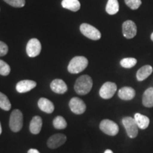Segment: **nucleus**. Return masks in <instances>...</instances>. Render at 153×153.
I'll use <instances>...</instances> for the list:
<instances>
[{"label": "nucleus", "instance_id": "1", "mask_svg": "<svg viewBox=\"0 0 153 153\" xmlns=\"http://www.w3.org/2000/svg\"><path fill=\"white\" fill-rule=\"evenodd\" d=\"M93 86V81L89 75H82L76 80L74 90L79 95H85L90 92Z\"/></svg>", "mask_w": 153, "mask_h": 153}, {"label": "nucleus", "instance_id": "2", "mask_svg": "<svg viewBox=\"0 0 153 153\" xmlns=\"http://www.w3.org/2000/svg\"><path fill=\"white\" fill-rule=\"evenodd\" d=\"M88 65V60L84 56L73 57L69 63L68 70L70 73L78 74L85 70Z\"/></svg>", "mask_w": 153, "mask_h": 153}, {"label": "nucleus", "instance_id": "3", "mask_svg": "<svg viewBox=\"0 0 153 153\" xmlns=\"http://www.w3.org/2000/svg\"><path fill=\"white\" fill-rule=\"evenodd\" d=\"M9 126L13 132H19L23 127V114L19 109L14 110L11 112L9 120Z\"/></svg>", "mask_w": 153, "mask_h": 153}, {"label": "nucleus", "instance_id": "4", "mask_svg": "<svg viewBox=\"0 0 153 153\" xmlns=\"http://www.w3.org/2000/svg\"><path fill=\"white\" fill-rule=\"evenodd\" d=\"M122 123L125 127L126 133L131 138H135L138 134V126H137L135 118H133L130 116L124 117L122 120Z\"/></svg>", "mask_w": 153, "mask_h": 153}, {"label": "nucleus", "instance_id": "5", "mask_svg": "<svg viewBox=\"0 0 153 153\" xmlns=\"http://www.w3.org/2000/svg\"><path fill=\"white\" fill-rule=\"evenodd\" d=\"M80 31L84 36L93 41H98L101 37V32L97 28L85 23L80 26Z\"/></svg>", "mask_w": 153, "mask_h": 153}, {"label": "nucleus", "instance_id": "6", "mask_svg": "<svg viewBox=\"0 0 153 153\" xmlns=\"http://www.w3.org/2000/svg\"><path fill=\"white\" fill-rule=\"evenodd\" d=\"M99 128L103 133L111 136L117 135L119 131V128L117 124L109 119L103 120L100 123Z\"/></svg>", "mask_w": 153, "mask_h": 153}, {"label": "nucleus", "instance_id": "7", "mask_svg": "<svg viewBox=\"0 0 153 153\" xmlns=\"http://www.w3.org/2000/svg\"><path fill=\"white\" fill-rule=\"evenodd\" d=\"M117 91V86L114 82H107L104 83L99 90V95L102 99H109L114 97Z\"/></svg>", "mask_w": 153, "mask_h": 153}, {"label": "nucleus", "instance_id": "8", "mask_svg": "<svg viewBox=\"0 0 153 153\" xmlns=\"http://www.w3.org/2000/svg\"><path fill=\"white\" fill-rule=\"evenodd\" d=\"M41 51V44L37 38L29 40L26 45V53L30 57H35L40 54Z\"/></svg>", "mask_w": 153, "mask_h": 153}, {"label": "nucleus", "instance_id": "9", "mask_svg": "<svg viewBox=\"0 0 153 153\" xmlns=\"http://www.w3.org/2000/svg\"><path fill=\"white\" fill-rule=\"evenodd\" d=\"M122 30H123L124 37L127 39H131L135 37L137 34L136 24L133 21H126L122 25Z\"/></svg>", "mask_w": 153, "mask_h": 153}, {"label": "nucleus", "instance_id": "10", "mask_svg": "<svg viewBox=\"0 0 153 153\" xmlns=\"http://www.w3.org/2000/svg\"><path fill=\"white\" fill-rule=\"evenodd\" d=\"M70 110L75 114H82L85 112L86 106L85 103L78 97H74L70 100L69 103Z\"/></svg>", "mask_w": 153, "mask_h": 153}, {"label": "nucleus", "instance_id": "11", "mask_svg": "<svg viewBox=\"0 0 153 153\" xmlns=\"http://www.w3.org/2000/svg\"><path fill=\"white\" fill-rule=\"evenodd\" d=\"M67 137L65 135L62 133L55 134L48 140L47 145L48 148L51 149L57 148L58 147L61 146L66 142Z\"/></svg>", "mask_w": 153, "mask_h": 153}, {"label": "nucleus", "instance_id": "12", "mask_svg": "<svg viewBox=\"0 0 153 153\" xmlns=\"http://www.w3.org/2000/svg\"><path fill=\"white\" fill-rule=\"evenodd\" d=\"M36 87V82L33 80H22L17 83L16 86V91L19 93H26Z\"/></svg>", "mask_w": 153, "mask_h": 153}, {"label": "nucleus", "instance_id": "13", "mask_svg": "<svg viewBox=\"0 0 153 153\" xmlns=\"http://www.w3.org/2000/svg\"><path fill=\"white\" fill-rule=\"evenodd\" d=\"M51 88L53 91L57 94H65L68 91L66 83L60 79H55L51 83Z\"/></svg>", "mask_w": 153, "mask_h": 153}, {"label": "nucleus", "instance_id": "14", "mask_svg": "<svg viewBox=\"0 0 153 153\" xmlns=\"http://www.w3.org/2000/svg\"><path fill=\"white\" fill-rule=\"evenodd\" d=\"M118 97L122 100H132L135 96V91L133 88L130 87H124L119 89L118 93Z\"/></svg>", "mask_w": 153, "mask_h": 153}, {"label": "nucleus", "instance_id": "15", "mask_svg": "<svg viewBox=\"0 0 153 153\" xmlns=\"http://www.w3.org/2000/svg\"><path fill=\"white\" fill-rule=\"evenodd\" d=\"M38 107L40 109L43 111V112L47 113V114H51L53 112L55 109L54 104L51 101L45 98H41L38 102Z\"/></svg>", "mask_w": 153, "mask_h": 153}, {"label": "nucleus", "instance_id": "16", "mask_svg": "<svg viewBox=\"0 0 153 153\" xmlns=\"http://www.w3.org/2000/svg\"><path fill=\"white\" fill-rule=\"evenodd\" d=\"M153 72V68L152 66L148 65H144L142 68H140L137 70L136 74V78L139 82L143 81L145 79L148 77Z\"/></svg>", "mask_w": 153, "mask_h": 153}, {"label": "nucleus", "instance_id": "17", "mask_svg": "<svg viewBox=\"0 0 153 153\" xmlns=\"http://www.w3.org/2000/svg\"><path fill=\"white\" fill-rule=\"evenodd\" d=\"M42 125H43V121L42 118L38 116H36L32 118L30 123V131L33 134H38L41 132L42 128Z\"/></svg>", "mask_w": 153, "mask_h": 153}, {"label": "nucleus", "instance_id": "18", "mask_svg": "<svg viewBox=\"0 0 153 153\" xmlns=\"http://www.w3.org/2000/svg\"><path fill=\"white\" fill-rule=\"evenodd\" d=\"M134 118H135L137 125L140 129L145 130L149 126L150 119H149L148 116H144V115L140 114V113H136L134 116Z\"/></svg>", "mask_w": 153, "mask_h": 153}, {"label": "nucleus", "instance_id": "19", "mask_svg": "<svg viewBox=\"0 0 153 153\" xmlns=\"http://www.w3.org/2000/svg\"><path fill=\"white\" fill-rule=\"evenodd\" d=\"M143 104L147 108L153 107V87H149L143 95Z\"/></svg>", "mask_w": 153, "mask_h": 153}, {"label": "nucleus", "instance_id": "20", "mask_svg": "<svg viewBox=\"0 0 153 153\" xmlns=\"http://www.w3.org/2000/svg\"><path fill=\"white\" fill-rule=\"evenodd\" d=\"M62 6L63 8L72 11H79L81 7L78 0H62Z\"/></svg>", "mask_w": 153, "mask_h": 153}, {"label": "nucleus", "instance_id": "21", "mask_svg": "<svg viewBox=\"0 0 153 153\" xmlns=\"http://www.w3.org/2000/svg\"><path fill=\"white\" fill-rule=\"evenodd\" d=\"M106 11L110 15L117 14L119 11V4L118 0H108L106 7Z\"/></svg>", "mask_w": 153, "mask_h": 153}, {"label": "nucleus", "instance_id": "22", "mask_svg": "<svg viewBox=\"0 0 153 153\" xmlns=\"http://www.w3.org/2000/svg\"><path fill=\"white\" fill-rule=\"evenodd\" d=\"M11 107V105L8 97L3 93L0 92V108L4 111H9Z\"/></svg>", "mask_w": 153, "mask_h": 153}, {"label": "nucleus", "instance_id": "23", "mask_svg": "<svg viewBox=\"0 0 153 153\" xmlns=\"http://www.w3.org/2000/svg\"><path fill=\"white\" fill-rule=\"evenodd\" d=\"M68 126L67 121L62 116H58L53 120V126L56 129H64Z\"/></svg>", "mask_w": 153, "mask_h": 153}, {"label": "nucleus", "instance_id": "24", "mask_svg": "<svg viewBox=\"0 0 153 153\" xmlns=\"http://www.w3.org/2000/svg\"><path fill=\"white\" fill-rule=\"evenodd\" d=\"M120 65L124 68H132L137 64V60L133 57H126L120 60Z\"/></svg>", "mask_w": 153, "mask_h": 153}, {"label": "nucleus", "instance_id": "25", "mask_svg": "<svg viewBox=\"0 0 153 153\" xmlns=\"http://www.w3.org/2000/svg\"><path fill=\"white\" fill-rule=\"evenodd\" d=\"M10 66L4 61L0 60V74L3 76H7L10 73Z\"/></svg>", "mask_w": 153, "mask_h": 153}, {"label": "nucleus", "instance_id": "26", "mask_svg": "<svg viewBox=\"0 0 153 153\" xmlns=\"http://www.w3.org/2000/svg\"><path fill=\"white\" fill-rule=\"evenodd\" d=\"M125 3L132 10H136L142 4L141 0H125Z\"/></svg>", "mask_w": 153, "mask_h": 153}, {"label": "nucleus", "instance_id": "27", "mask_svg": "<svg viewBox=\"0 0 153 153\" xmlns=\"http://www.w3.org/2000/svg\"><path fill=\"white\" fill-rule=\"evenodd\" d=\"M8 4L16 8H21V7H24L26 1L25 0H4Z\"/></svg>", "mask_w": 153, "mask_h": 153}, {"label": "nucleus", "instance_id": "28", "mask_svg": "<svg viewBox=\"0 0 153 153\" xmlns=\"http://www.w3.org/2000/svg\"><path fill=\"white\" fill-rule=\"evenodd\" d=\"M8 46L4 42L0 41V56H4L8 53Z\"/></svg>", "mask_w": 153, "mask_h": 153}, {"label": "nucleus", "instance_id": "29", "mask_svg": "<svg viewBox=\"0 0 153 153\" xmlns=\"http://www.w3.org/2000/svg\"><path fill=\"white\" fill-rule=\"evenodd\" d=\"M28 153H40V152L36 149H30L28 151Z\"/></svg>", "mask_w": 153, "mask_h": 153}, {"label": "nucleus", "instance_id": "30", "mask_svg": "<svg viewBox=\"0 0 153 153\" xmlns=\"http://www.w3.org/2000/svg\"><path fill=\"white\" fill-rule=\"evenodd\" d=\"M104 153H114V152H113V151L111 150H106L104 152Z\"/></svg>", "mask_w": 153, "mask_h": 153}, {"label": "nucleus", "instance_id": "31", "mask_svg": "<svg viewBox=\"0 0 153 153\" xmlns=\"http://www.w3.org/2000/svg\"><path fill=\"white\" fill-rule=\"evenodd\" d=\"M1 132H2V128H1V123H0V135H1Z\"/></svg>", "mask_w": 153, "mask_h": 153}, {"label": "nucleus", "instance_id": "32", "mask_svg": "<svg viewBox=\"0 0 153 153\" xmlns=\"http://www.w3.org/2000/svg\"><path fill=\"white\" fill-rule=\"evenodd\" d=\"M151 40H152V41H153V32L152 33V34H151Z\"/></svg>", "mask_w": 153, "mask_h": 153}]
</instances>
